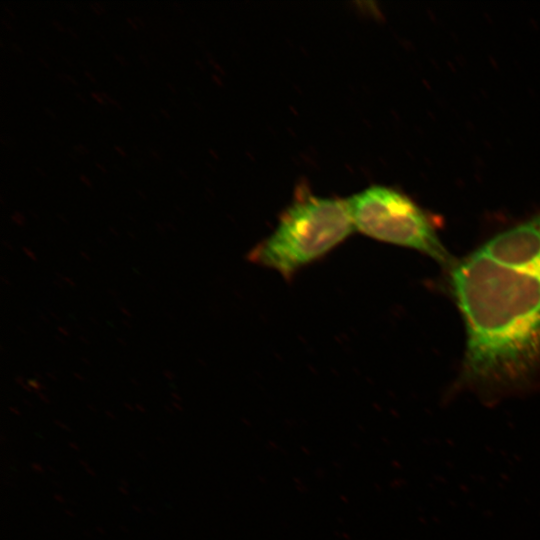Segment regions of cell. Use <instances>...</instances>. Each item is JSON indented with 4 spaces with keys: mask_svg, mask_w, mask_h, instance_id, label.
Instances as JSON below:
<instances>
[{
    "mask_svg": "<svg viewBox=\"0 0 540 540\" xmlns=\"http://www.w3.org/2000/svg\"><path fill=\"white\" fill-rule=\"evenodd\" d=\"M354 231L347 200L304 195L283 211L273 232L251 249L248 258L289 280Z\"/></svg>",
    "mask_w": 540,
    "mask_h": 540,
    "instance_id": "7a4b0ae2",
    "label": "cell"
},
{
    "mask_svg": "<svg viewBox=\"0 0 540 540\" xmlns=\"http://www.w3.org/2000/svg\"><path fill=\"white\" fill-rule=\"evenodd\" d=\"M461 314V380L491 401L540 384V211L446 269Z\"/></svg>",
    "mask_w": 540,
    "mask_h": 540,
    "instance_id": "6da1fadb",
    "label": "cell"
},
{
    "mask_svg": "<svg viewBox=\"0 0 540 540\" xmlns=\"http://www.w3.org/2000/svg\"><path fill=\"white\" fill-rule=\"evenodd\" d=\"M347 203L355 231L418 251L445 270L454 262L439 237L434 218L404 193L373 185L352 195Z\"/></svg>",
    "mask_w": 540,
    "mask_h": 540,
    "instance_id": "3957f363",
    "label": "cell"
}]
</instances>
